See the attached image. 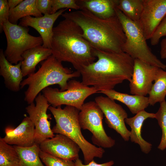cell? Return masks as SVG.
Wrapping results in <instances>:
<instances>
[{
    "instance_id": "cell-20",
    "label": "cell",
    "mask_w": 166,
    "mask_h": 166,
    "mask_svg": "<svg viewBox=\"0 0 166 166\" xmlns=\"http://www.w3.org/2000/svg\"><path fill=\"white\" fill-rule=\"evenodd\" d=\"M52 55L51 49L42 45L30 49L22 54L21 68L23 77L34 73L37 65L40 62L46 60Z\"/></svg>"
},
{
    "instance_id": "cell-21",
    "label": "cell",
    "mask_w": 166,
    "mask_h": 166,
    "mask_svg": "<svg viewBox=\"0 0 166 166\" xmlns=\"http://www.w3.org/2000/svg\"><path fill=\"white\" fill-rule=\"evenodd\" d=\"M106 95L109 98L118 101L125 104L133 114H136L144 110L149 105L148 97L130 95L117 92L113 89L99 92Z\"/></svg>"
},
{
    "instance_id": "cell-34",
    "label": "cell",
    "mask_w": 166,
    "mask_h": 166,
    "mask_svg": "<svg viewBox=\"0 0 166 166\" xmlns=\"http://www.w3.org/2000/svg\"><path fill=\"white\" fill-rule=\"evenodd\" d=\"M160 54L161 59H166V38L161 42Z\"/></svg>"
},
{
    "instance_id": "cell-6",
    "label": "cell",
    "mask_w": 166,
    "mask_h": 166,
    "mask_svg": "<svg viewBox=\"0 0 166 166\" xmlns=\"http://www.w3.org/2000/svg\"><path fill=\"white\" fill-rule=\"evenodd\" d=\"M116 13L126 37L122 47L123 52L128 54L134 59H137L166 70V65L152 53L137 23L126 17L117 8Z\"/></svg>"
},
{
    "instance_id": "cell-7",
    "label": "cell",
    "mask_w": 166,
    "mask_h": 166,
    "mask_svg": "<svg viewBox=\"0 0 166 166\" xmlns=\"http://www.w3.org/2000/svg\"><path fill=\"white\" fill-rule=\"evenodd\" d=\"M28 27L13 24L9 21L3 27L7 40V47L4 53L6 59L11 64H17L23 60L22 55L26 51L42 45L41 36L35 37L29 33Z\"/></svg>"
},
{
    "instance_id": "cell-3",
    "label": "cell",
    "mask_w": 166,
    "mask_h": 166,
    "mask_svg": "<svg viewBox=\"0 0 166 166\" xmlns=\"http://www.w3.org/2000/svg\"><path fill=\"white\" fill-rule=\"evenodd\" d=\"M53 29L51 45L53 55L58 61L72 64L79 71L94 62L93 48L82 36L83 31L76 23L68 18Z\"/></svg>"
},
{
    "instance_id": "cell-9",
    "label": "cell",
    "mask_w": 166,
    "mask_h": 166,
    "mask_svg": "<svg viewBox=\"0 0 166 166\" xmlns=\"http://www.w3.org/2000/svg\"><path fill=\"white\" fill-rule=\"evenodd\" d=\"M103 116L95 101L87 102L80 111L79 123L81 128L91 132V140L94 144L102 148H111L115 144V141L108 136L105 131L102 122Z\"/></svg>"
},
{
    "instance_id": "cell-15",
    "label": "cell",
    "mask_w": 166,
    "mask_h": 166,
    "mask_svg": "<svg viewBox=\"0 0 166 166\" xmlns=\"http://www.w3.org/2000/svg\"><path fill=\"white\" fill-rule=\"evenodd\" d=\"M67 9H61L55 14H44L42 17H25L20 20L18 25L25 27L30 26L34 28L39 33L42 39V45L45 48L51 49L53 24L58 17L62 15Z\"/></svg>"
},
{
    "instance_id": "cell-16",
    "label": "cell",
    "mask_w": 166,
    "mask_h": 166,
    "mask_svg": "<svg viewBox=\"0 0 166 166\" xmlns=\"http://www.w3.org/2000/svg\"><path fill=\"white\" fill-rule=\"evenodd\" d=\"M2 139L7 143L21 147H30L35 143V126L28 116L25 117L16 128L6 127Z\"/></svg>"
},
{
    "instance_id": "cell-28",
    "label": "cell",
    "mask_w": 166,
    "mask_h": 166,
    "mask_svg": "<svg viewBox=\"0 0 166 166\" xmlns=\"http://www.w3.org/2000/svg\"><path fill=\"white\" fill-rule=\"evenodd\" d=\"M39 156L45 166H75L72 160L59 158L41 150Z\"/></svg>"
},
{
    "instance_id": "cell-8",
    "label": "cell",
    "mask_w": 166,
    "mask_h": 166,
    "mask_svg": "<svg viewBox=\"0 0 166 166\" xmlns=\"http://www.w3.org/2000/svg\"><path fill=\"white\" fill-rule=\"evenodd\" d=\"M42 92L49 103L54 107L65 105L75 107L80 110L87 98L98 93L93 87L86 85L75 80L68 81L67 89L65 91L49 87Z\"/></svg>"
},
{
    "instance_id": "cell-35",
    "label": "cell",
    "mask_w": 166,
    "mask_h": 166,
    "mask_svg": "<svg viewBox=\"0 0 166 166\" xmlns=\"http://www.w3.org/2000/svg\"><path fill=\"white\" fill-rule=\"evenodd\" d=\"M23 0H8V2L10 9L15 8L22 2Z\"/></svg>"
},
{
    "instance_id": "cell-30",
    "label": "cell",
    "mask_w": 166,
    "mask_h": 166,
    "mask_svg": "<svg viewBox=\"0 0 166 166\" xmlns=\"http://www.w3.org/2000/svg\"><path fill=\"white\" fill-rule=\"evenodd\" d=\"M166 36V16L164 18L157 27L151 37L150 42L153 46L159 43L160 39L162 37Z\"/></svg>"
},
{
    "instance_id": "cell-11",
    "label": "cell",
    "mask_w": 166,
    "mask_h": 166,
    "mask_svg": "<svg viewBox=\"0 0 166 166\" xmlns=\"http://www.w3.org/2000/svg\"><path fill=\"white\" fill-rule=\"evenodd\" d=\"M95 101L103 113L108 126L119 133L124 141H128L130 131L125 124V120L128 116L126 111L114 100L107 97H97Z\"/></svg>"
},
{
    "instance_id": "cell-18",
    "label": "cell",
    "mask_w": 166,
    "mask_h": 166,
    "mask_svg": "<svg viewBox=\"0 0 166 166\" xmlns=\"http://www.w3.org/2000/svg\"><path fill=\"white\" fill-rule=\"evenodd\" d=\"M155 113L142 110L134 117H127L125 122L131 127L130 139L131 141L139 145L142 152L148 154L152 148V144L145 141L141 136V130L144 121L148 118H155Z\"/></svg>"
},
{
    "instance_id": "cell-13",
    "label": "cell",
    "mask_w": 166,
    "mask_h": 166,
    "mask_svg": "<svg viewBox=\"0 0 166 166\" xmlns=\"http://www.w3.org/2000/svg\"><path fill=\"white\" fill-rule=\"evenodd\" d=\"M160 68L134 59L133 73L129 81L130 93L144 96L148 94Z\"/></svg>"
},
{
    "instance_id": "cell-31",
    "label": "cell",
    "mask_w": 166,
    "mask_h": 166,
    "mask_svg": "<svg viewBox=\"0 0 166 166\" xmlns=\"http://www.w3.org/2000/svg\"><path fill=\"white\" fill-rule=\"evenodd\" d=\"M10 9L8 0H0V32L1 33L4 24L9 21Z\"/></svg>"
},
{
    "instance_id": "cell-2",
    "label": "cell",
    "mask_w": 166,
    "mask_h": 166,
    "mask_svg": "<svg viewBox=\"0 0 166 166\" xmlns=\"http://www.w3.org/2000/svg\"><path fill=\"white\" fill-rule=\"evenodd\" d=\"M61 15L80 26L83 31L82 36L93 49L104 51L123 52L122 47L126 37L117 15L103 19L85 10L66 12Z\"/></svg>"
},
{
    "instance_id": "cell-19",
    "label": "cell",
    "mask_w": 166,
    "mask_h": 166,
    "mask_svg": "<svg viewBox=\"0 0 166 166\" xmlns=\"http://www.w3.org/2000/svg\"><path fill=\"white\" fill-rule=\"evenodd\" d=\"M119 0H77L80 10H85L103 19L117 15Z\"/></svg>"
},
{
    "instance_id": "cell-23",
    "label": "cell",
    "mask_w": 166,
    "mask_h": 166,
    "mask_svg": "<svg viewBox=\"0 0 166 166\" xmlns=\"http://www.w3.org/2000/svg\"><path fill=\"white\" fill-rule=\"evenodd\" d=\"M13 146L19 156L18 166H45L42 163L39 156L41 151L39 144L35 143L28 147Z\"/></svg>"
},
{
    "instance_id": "cell-1",
    "label": "cell",
    "mask_w": 166,
    "mask_h": 166,
    "mask_svg": "<svg viewBox=\"0 0 166 166\" xmlns=\"http://www.w3.org/2000/svg\"><path fill=\"white\" fill-rule=\"evenodd\" d=\"M96 62L80 71L82 82L98 92L113 89L125 80L130 81L133 73L134 59L128 54L100 51L93 49Z\"/></svg>"
},
{
    "instance_id": "cell-32",
    "label": "cell",
    "mask_w": 166,
    "mask_h": 166,
    "mask_svg": "<svg viewBox=\"0 0 166 166\" xmlns=\"http://www.w3.org/2000/svg\"><path fill=\"white\" fill-rule=\"evenodd\" d=\"M52 0H36V6L42 14H51Z\"/></svg>"
},
{
    "instance_id": "cell-17",
    "label": "cell",
    "mask_w": 166,
    "mask_h": 166,
    "mask_svg": "<svg viewBox=\"0 0 166 166\" xmlns=\"http://www.w3.org/2000/svg\"><path fill=\"white\" fill-rule=\"evenodd\" d=\"M22 61L13 65L6 58L2 49L0 50V75L4 80L6 88L14 92L21 89V84L23 77L21 66Z\"/></svg>"
},
{
    "instance_id": "cell-27",
    "label": "cell",
    "mask_w": 166,
    "mask_h": 166,
    "mask_svg": "<svg viewBox=\"0 0 166 166\" xmlns=\"http://www.w3.org/2000/svg\"><path fill=\"white\" fill-rule=\"evenodd\" d=\"M155 118L162 130V136L157 148L163 151L166 149V101L160 103L159 108L155 113Z\"/></svg>"
},
{
    "instance_id": "cell-12",
    "label": "cell",
    "mask_w": 166,
    "mask_h": 166,
    "mask_svg": "<svg viewBox=\"0 0 166 166\" xmlns=\"http://www.w3.org/2000/svg\"><path fill=\"white\" fill-rule=\"evenodd\" d=\"M166 16V0H144L143 7L136 23L147 40L150 39Z\"/></svg>"
},
{
    "instance_id": "cell-4",
    "label": "cell",
    "mask_w": 166,
    "mask_h": 166,
    "mask_svg": "<svg viewBox=\"0 0 166 166\" xmlns=\"http://www.w3.org/2000/svg\"><path fill=\"white\" fill-rule=\"evenodd\" d=\"M61 63L52 55L43 61L36 72L23 80L21 89L28 86L24 99L28 104L34 102L38 94L46 88L57 84L60 88V91H65L67 89L69 80L81 76L79 71L73 72L64 67Z\"/></svg>"
},
{
    "instance_id": "cell-14",
    "label": "cell",
    "mask_w": 166,
    "mask_h": 166,
    "mask_svg": "<svg viewBox=\"0 0 166 166\" xmlns=\"http://www.w3.org/2000/svg\"><path fill=\"white\" fill-rule=\"evenodd\" d=\"M41 150L61 159L74 160L79 158L80 148L75 142L67 136L57 134L40 144Z\"/></svg>"
},
{
    "instance_id": "cell-26",
    "label": "cell",
    "mask_w": 166,
    "mask_h": 166,
    "mask_svg": "<svg viewBox=\"0 0 166 166\" xmlns=\"http://www.w3.org/2000/svg\"><path fill=\"white\" fill-rule=\"evenodd\" d=\"M19 157L13 146L0 138V166H18Z\"/></svg>"
},
{
    "instance_id": "cell-24",
    "label": "cell",
    "mask_w": 166,
    "mask_h": 166,
    "mask_svg": "<svg viewBox=\"0 0 166 166\" xmlns=\"http://www.w3.org/2000/svg\"><path fill=\"white\" fill-rule=\"evenodd\" d=\"M148 94L149 105H154L165 101L166 96V71L160 68Z\"/></svg>"
},
{
    "instance_id": "cell-22",
    "label": "cell",
    "mask_w": 166,
    "mask_h": 166,
    "mask_svg": "<svg viewBox=\"0 0 166 166\" xmlns=\"http://www.w3.org/2000/svg\"><path fill=\"white\" fill-rule=\"evenodd\" d=\"M33 16L35 17L43 16L36 6V0H25L15 8L10 9L9 21L17 24L18 21L23 18Z\"/></svg>"
},
{
    "instance_id": "cell-10",
    "label": "cell",
    "mask_w": 166,
    "mask_h": 166,
    "mask_svg": "<svg viewBox=\"0 0 166 166\" xmlns=\"http://www.w3.org/2000/svg\"><path fill=\"white\" fill-rule=\"evenodd\" d=\"M35 104L31 103L26 108L29 117L35 128V143L40 144L46 139L55 136L50 127L51 115L47 113L50 104L43 94L39 93L35 99Z\"/></svg>"
},
{
    "instance_id": "cell-33",
    "label": "cell",
    "mask_w": 166,
    "mask_h": 166,
    "mask_svg": "<svg viewBox=\"0 0 166 166\" xmlns=\"http://www.w3.org/2000/svg\"><path fill=\"white\" fill-rule=\"evenodd\" d=\"M75 161V166H112L114 164V162L113 160H111L105 163L99 164L96 163L93 160L89 164H84L79 158L76 159Z\"/></svg>"
},
{
    "instance_id": "cell-5",
    "label": "cell",
    "mask_w": 166,
    "mask_h": 166,
    "mask_svg": "<svg viewBox=\"0 0 166 166\" xmlns=\"http://www.w3.org/2000/svg\"><path fill=\"white\" fill-rule=\"evenodd\" d=\"M48 109L56 122L52 129L53 132L64 135L76 143L82 152L85 164H89L95 157L102 158L104 149L88 142L82 134L78 119L79 110L69 105L63 109L61 106L54 107L50 105Z\"/></svg>"
},
{
    "instance_id": "cell-25",
    "label": "cell",
    "mask_w": 166,
    "mask_h": 166,
    "mask_svg": "<svg viewBox=\"0 0 166 166\" xmlns=\"http://www.w3.org/2000/svg\"><path fill=\"white\" fill-rule=\"evenodd\" d=\"M144 0H119L117 8L126 17L137 23L143 7Z\"/></svg>"
},
{
    "instance_id": "cell-29",
    "label": "cell",
    "mask_w": 166,
    "mask_h": 166,
    "mask_svg": "<svg viewBox=\"0 0 166 166\" xmlns=\"http://www.w3.org/2000/svg\"><path fill=\"white\" fill-rule=\"evenodd\" d=\"M68 8L76 10H80L76 0H52L51 14L55 13L58 10Z\"/></svg>"
}]
</instances>
